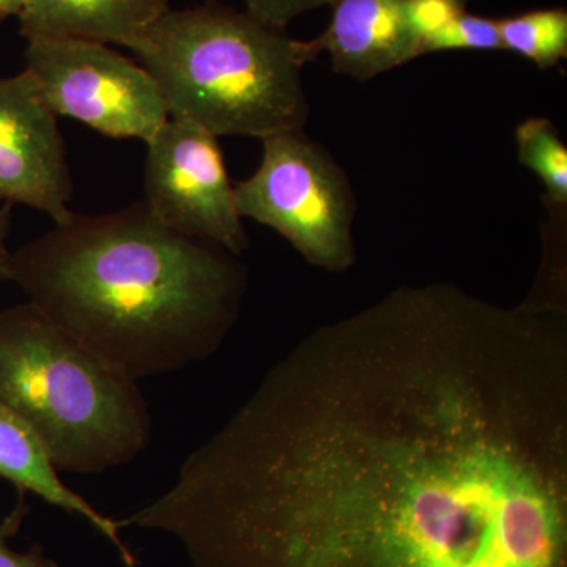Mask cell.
<instances>
[{
  "mask_svg": "<svg viewBox=\"0 0 567 567\" xmlns=\"http://www.w3.org/2000/svg\"><path fill=\"white\" fill-rule=\"evenodd\" d=\"M153 516L193 567H566V338L395 290L295 347Z\"/></svg>",
  "mask_w": 567,
  "mask_h": 567,
  "instance_id": "1",
  "label": "cell"
},
{
  "mask_svg": "<svg viewBox=\"0 0 567 567\" xmlns=\"http://www.w3.org/2000/svg\"><path fill=\"white\" fill-rule=\"evenodd\" d=\"M9 281L136 382L215 353L246 289L234 254L171 229L145 203L71 213L11 252Z\"/></svg>",
  "mask_w": 567,
  "mask_h": 567,
  "instance_id": "2",
  "label": "cell"
},
{
  "mask_svg": "<svg viewBox=\"0 0 567 567\" xmlns=\"http://www.w3.org/2000/svg\"><path fill=\"white\" fill-rule=\"evenodd\" d=\"M158 84L169 118L213 136L303 130L305 43L216 2L169 9L132 48Z\"/></svg>",
  "mask_w": 567,
  "mask_h": 567,
  "instance_id": "3",
  "label": "cell"
},
{
  "mask_svg": "<svg viewBox=\"0 0 567 567\" xmlns=\"http://www.w3.org/2000/svg\"><path fill=\"white\" fill-rule=\"evenodd\" d=\"M0 404L31 425L61 472L118 468L152 442L136 380L29 301L0 311Z\"/></svg>",
  "mask_w": 567,
  "mask_h": 567,
  "instance_id": "4",
  "label": "cell"
},
{
  "mask_svg": "<svg viewBox=\"0 0 567 567\" xmlns=\"http://www.w3.org/2000/svg\"><path fill=\"white\" fill-rule=\"evenodd\" d=\"M262 145L256 173L234 186L241 218L271 227L308 262L344 271L354 259V197L344 171L303 130Z\"/></svg>",
  "mask_w": 567,
  "mask_h": 567,
  "instance_id": "5",
  "label": "cell"
},
{
  "mask_svg": "<svg viewBox=\"0 0 567 567\" xmlns=\"http://www.w3.org/2000/svg\"><path fill=\"white\" fill-rule=\"evenodd\" d=\"M25 70L55 115L74 118L112 140L152 141L169 121L147 70L96 41H28Z\"/></svg>",
  "mask_w": 567,
  "mask_h": 567,
  "instance_id": "6",
  "label": "cell"
},
{
  "mask_svg": "<svg viewBox=\"0 0 567 567\" xmlns=\"http://www.w3.org/2000/svg\"><path fill=\"white\" fill-rule=\"evenodd\" d=\"M145 145L148 210L171 229L240 256L248 234L218 137L192 122L169 118Z\"/></svg>",
  "mask_w": 567,
  "mask_h": 567,
  "instance_id": "7",
  "label": "cell"
},
{
  "mask_svg": "<svg viewBox=\"0 0 567 567\" xmlns=\"http://www.w3.org/2000/svg\"><path fill=\"white\" fill-rule=\"evenodd\" d=\"M71 197L73 178L58 115L28 70L0 78V200L28 205L58 224L73 213Z\"/></svg>",
  "mask_w": 567,
  "mask_h": 567,
  "instance_id": "8",
  "label": "cell"
},
{
  "mask_svg": "<svg viewBox=\"0 0 567 567\" xmlns=\"http://www.w3.org/2000/svg\"><path fill=\"white\" fill-rule=\"evenodd\" d=\"M330 7L327 29L303 41L309 62L327 52L334 73L368 81L421 58L402 0H331Z\"/></svg>",
  "mask_w": 567,
  "mask_h": 567,
  "instance_id": "9",
  "label": "cell"
},
{
  "mask_svg": "<svg viewBox=\"0 0 567 567\" xmlns=\"http://www.w3.org/2000/svg\"><path fill=\"white\" fill-rule=\"evenodd\" d=\"M167 0H24L18 14L25 40L136 41L169 10Z\"/></svg>",
  "mask_w": 567,
  "mask_h": 567,
  "instance_id": "10",
  "label": "cell"
},
{
  "mask_svg": "<svg viewBox=\"0 0 567 567\" xmlns=\"http://www.w3.org/2000/svg\"><path fill=\"white\" fill-rule=\"evenodd\" d=\"M0 477L9 481L22 494H33L65 513L84 518L91 527L117 548L126 567L136 566V559L121 537V524L103 516L92 503L63 484L59 470L52 464L47 447L9 406L0 404Z\"/></svg>",
  "mask_w": 567,
  "mask_h": 567,
  "instance_id": "11",
  "label": "cell"
},
{
  "mask_svg": "<svg viewBox=\"0 0 567 567\" xmlns=\"http://www.w3.org/2000/svg\"><path fill=\"white\" fill-rule=\"evenodd\" d=\"M503 51L514 52L540 70L557 66L567 58V11H525L498 20Z\"/></svg>",
  "mask_w": 567,
  "mask_h": 567,
  "instance_id": "12",
  "label": "cell"
},
{
  "mask_svg": "<svg viewBox=\"0 0 567 567\" xmlns=\"http://www.w3.org/2000/svg\"><path fill=\"white\" fill-rule=\"evenodd\" d=\"M518 159L543 182L548 199L567 204V147L548 118H528L516 130Z\"/></svg>",
  "mask_w": 567,
  "mask_h": 567,
  "instance_id": "13",
  "label": "cell"
},
{
  "mask_svg": "<svg viewBox=\"0 0 567 567\" xmlns=\"http://www.w3.org/2000/svg\"><path fill=\"white\" fill-rule=\"evenodd\" d=\"M443 51H503L498 20L465 11L421 47V55Z\"/></svg>",
  "mask_w": 567,
  "mask_h": 567,
  "instance_id": "14",
  "label": "cell"
},
{
  "mask_svg": "<svg viewBox=\"0 0 567 567\" xmlns=\"http://www.w3.org/2000/svg\"><path fill=\"white\" fill-rule=\"evenodd\" d=\"M468 2L470 0H402L406 31L416 41L420 55L424 41L465 13Z\"/></svg>",
  "mask_w": 567,
  "mask_h": 567,
  "instance_id": "15",
  "label": "cell"
},
{
  "mask_svg": "<svg viewBox=\"0 0 567 567\" xmlns=\"http://www.w3.org/2000/svg\"><path fill=\"white\" fill-rule=\"evenodd\" d=\"M29 511H31V507L25 503V494L20 492L18 502L14 503L9 516L0 522V567H59L58 563L52 561L51 558L44 555L43 547L39 544L25 554L13 550L9 546V540L20 532L22 522H24Z\"/></svg>",
  "mask_w": 567,
  "mask_h": 567,
  "instance_id": "16",
  "label": "cell"
},
{
  "mask_svg": "<svg viewBox=\"0 0 567 567\" xmlns=\"http://www.w3.org/2000/svg\"><path fill=\"white\" fill-rule=\"evenodd\" d=\"M331 0H245L246 13L274 28L286 29L295 18L330 6Z\"/></svg>",
  "mask_w": 567,
  "mask_h": 567,
  "instance_id": "17",
  "label": "cell"
},
{
  "mask_svg": "<svg viewBox=\"0 0 567 567\" xmlns=\"http://www.w3.org/2000/svg\"><path fill=\"white\" fill-rule=\"evenodd\" d=\"M11 230V205L0 207V282L9 281V265L11 251L9 249V235Z\"/></svg>",
  "mask_w": 567,
  "mask_h": 567,
  "instance_id": "18",
  "label": "cell"
},
{
  "mask_svg": "<svg viewBox=\"0 0 567 567\" xmlns=\"http://www.w3.org/2000/svg\"><path fill=\"white\" fill-rule=\"evenodd\" d=\"M24 6V0H0V20L9 17H18Z\"/></svg>",
  "mask_w": 567,
  "mask_h": 567,
  "instance_id": "19",
  "label": "cell"
}]
</instances>
